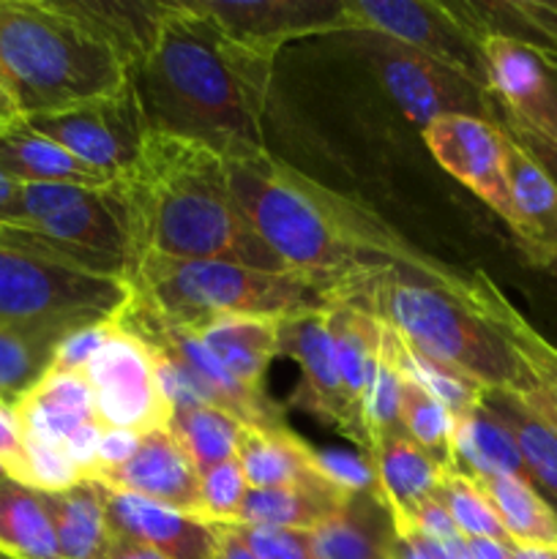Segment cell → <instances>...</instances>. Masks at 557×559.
I'll use <instances>...</instances> for the list:
<instances>
[{
    "instance_id": "obj_1",
    "label": "cell",
    "mask_w": 557,
    "mask_h": 559,
    "mask_svg": "<svg viewBox=\"0 0 557 559\" xmlns=\"http://www.w3.org/2000/svg\"><path fill=\"white\" fill-rule=\"evenodd\" d=\"M273 63L233 47L189 5L162 3L131 74L147 131L202 142L227 162L268 153L262 134Z\"/></svg>"
},
{
    "instance_id": "obj_2",
    "label": "cell",
    "mask_w": 557,
    "mask_h": 559,
    "mask_svg": "<svg viewBox=\"0 0 557 559\" xmlns=\"http://www.w3.org/2000/svg\"><path fill=\"white\" fill-rule=\"evenodd\" d=\"M227 173L246 224L287 271L358 276L396 265L453 289L464 287L467 276L424 257L369 211L322 189L271 153L227 162Z\"/></svg>"
},
{
    "instance_id": "obj_3",
    "label": "cell",
    "mask_w": 557,
    "mask_h": 559,
    "mask_svg": "<svg viewBox=\"0 0 557 559\" xmlns=\"http://www.w3.org/2000/svg\"><path fill=\"white\" fill-rule=\"evenodd\" d=\"M115 186L129 218L131 265L156 254L287 271L235 205L227 158L202 142L147 131Z\"/></svg>"
},
{
    "instance_id": "obj_4",
    "label": "cell",
    "mask_w": 557,
    "mask_h": 559,
    "mask_svg": "<svg viewBox=\"0 0 557 559\" xmlns=\"http://www.w3.org/2000/svg\"><path fill=\"white\" fill-rule=\"evenodd\" d=\"M131 82V66L80 3L0 0V85L16 118L58 112Z\"/></svg>"
},
{
    "instance_id": "obj_5",
    "label": "cell",
    "mask_w": 557,
    "mask_h": 559,
    "mask_svg": "<svg viewBox=\"0 0 557 559\" xmlns=\"http://www.w3.org/2000/svg\"><path fill=\"white\" fill-rule=\"evenodd\" d=\"M464 289L467 278L462 289H453L413 267L391 265L355 276L347 300L369 309L407 347L481 391H511L519 396L535 391L522 360L464 300Z\"/></svg>"
},
{
    "instance_id": "obj_6",
    "label": "cell",
    "mask_w": 557,
    "mask_h": 559,
    "mask_svg": "<svg viewBox=\"0 0 557 559\" xmlns=\"http://www.w3.org/2000/svg\"><path fill=\"white\" fill-rule=\"evenodd\" d=\"M353 278L156 254L140 257L129 273L131 293L175 328H197L224 314L289 320L325 311L349 298Z\"/></svg>"
},
{
    "instance_id": "obj_7",
    "label": "cell",
    "mask_w": 557,
    "mask_h": 559,
    "mask_svg": "<svg viewBox=\"0 0 557 559\" xmlns=\"http://www.w3.org/2000/svg\"><path fill=\"white\" fill-rule=\"evenodd\" d=\"M129 295L131 287L126 278L74 271L0 246L3 322L71 333L76 328L112 320Z\"/></svg>"
},
{
    "instance_id": "obj_8",
    "label": "cell",
    "mask_w": 557,
    "mask_h": 559,
    "mask_svg": "<svg viewBox=\"0 0 557 559\" xmlns=\"http://www.w3.org/2000/svg\"><path fill=\"white\" fill-rule=\"evenodd\" d=\"M347 33H380L418 49L459 74L486 85L481 36L486 25L473 3H437V0H344Z\"/></svg>"
},
{
    "instance_id": "obj_9",
    "label": "cell",
    "mask_w": 557,
    "mask_h": 559,
    "mask_svg": "<svg viewBox=\"0 0 557 559\" xmlns=\"http://www.w3.org/2000/svg\"><path fill=\"white\" fill-rule=\"evenodd\" d=\"M382 85L410 120L426 129L442 115H473L495 123V96L451 66L380 33H353Z\"/></svg>"
},
{
    "instance_id": "obj_10",
    "label": "cell",
    "mask_w": 557,
    "mask_h": 559,
    "mask_svg": "<svg viewBox=\"0 0 557 559\" xmlns=\"http://www.w3.org/2000/svg\"><path fill=\"white\" fill-rule=\"evenodd\" d=\"M14 224L38 229L63 243L129 262L131 235L118 186L104 189L69 183H20Z\"/></svg>"
},
{
    "instance_id": "obj_11",
    "label": "cell",
    "mask_w": 557,
    "mask_h": 559,
    "mask_svg": "<svg viewBox=\"0 0 557 559\" xmlns=\"http://www.w3.org/2000/svg\"><path fill=\"white\" fill-rule=\"evenodd\" d=\"M102 429H129L137 435L169 429L175 407L158 380L156 364L145 344L131 333L115 331L85 366Z\"/></svg>"
},
{
    "instance_id": "obj_12",
    "label": "cell",
    "mask_w": 557,
    "mask_h": 559,
    "mask_svg": "<svg viewBox=\"0 0 557 559\" xmlns=\"http://www.w3.org/2000/svg\"><path fill=\"white\" fill-rule=\"evenodd\" d=\"M22 120L42 136L74 153L80 162L102 169L115 180L137 162L147 134L145 115L131 82L107 96Z\"/></svg>"
},
{
    "instance_id": "obj_13",
    "label": "cell",
    "mask_w": 557,
    "mask_h": 559,
    "mask_svg": "<svg viewBox=\"0 0 557 559\" xmlns=\"http://www.w3.org/2000/svg\"><path fill=\"white\" fill-rule=\"evenodd\" d=\"M183 3L205 16L233 47L265 63H273L278 49L293 38L347 33L344 0H257V3L183 0Z\"/></svg>"
},
{
    "instance_id": "obj_14",
    "label": "cell",
    "mask_w": 557,
    "mask_h": 559,
    "mask_svg": "<svg viewBox=\"0 0 557 559\" xmlns=\"http://www.w3.org/2000/svg\"><path fill=\"white\" fill-rule=\"evenodd\" d=\"M424 140L442 169L462 180L500 218H511L506 178V134L497 123L473 115H442L424 129Z\"/></svg>"
},
{
    "instance_id": "obj_15",
    "label": "cell",
    "mask_w": 557,
    "mask_h": 559,
    "mask_svg": "<svg viewBox=\"0 0 557 559\" xmlns=\"http://www.w3.org/2000/svg\"><path fill=\"white\" fill-rule=\"evenodd\" d=\"M278 355H287L300 366V385L293 404L304 407L315 418L336 426L353 442L360 440V429L344 396L342 377H339L336 347H333L328 309L311 314L278 320Z\"/></svg>"
},
{
    "instance_id": "obj_16",
    "label": "cell",
    "mask_w": 557,
    "mask_h": 559,
    "mask_svg": "<svg viewBox=\"0 0 557 559\" xmlns=\"http://www.w3.org/2000/svg\"><path fill=\"white\" fill-rule=\"evenodd\" d=\"M87 484L145 497L189 516H197L200 508V473L169 429L142 435L140 448L129 462L93 473Z\"/></svg>"
},
{
    "instance_id": "obj_17",
    "label": "cell",
    "mask_w": 557,
    "mask_h": 559,
    "mask_svg": "<svg viewBox=\"0 0 557 559\" xmlns=\"http://www.w3.org/2000/svg\"><path fill=\"white\" fill-rule=\"evenodd\" d=\"M464 300L495 328L502 342L513 349L522 366L528 369L535 391L522 393L524 402L557 426V347L546 342L522 314L511 306V300L500 293L486 273L475 271L467 276Z\"/></svg>"
},
{
    "instance_id": "obj_18",
    "label": "cell",
    "mask_w": 557,
    "mask_h": 559,
    "mask_svg": "<svg viewBox=\"0 0 557 559\" xmlns=\"http://www.w3.org/2000/svg\"><path fill=\"white\" fill-rule=\"evenodd\" d=\"M96 486V484H93ZM107 508L115 535L147 546L167 559H208L213 551V535L205 522L180 513L162 502L145 500L123 491H109L96 486Z\"/></svg>"
},
{
    "instance_id": "obj_19",
    "label": "cell",
    "mask_w": 557,
    "mask_h": 559,
    "mask_svg": "<svg viewBox=\"0 0 557 559\" xmlns=\"http://www.w3.org/2000/svg\"><path fill=\"white\" fill-rule=\"evenodd\" d=\"M506 178L511 194L508 227L517 235L530 265L546 271L557 260V186L511 136L506 134Z\"/></svg>"
},
{
    "instance_id": "obj_20",
    "label": "cell",
    "mask_w": 557,
    "mask_h": 559,
    "mask_svg": "<svg viewBox=\"0 0 557 559\" xmlns=\"http://www.w3.org/2000/svg\"><path fill=\"white\" fill-rule=\"evenodd\" d=\"M366 456L375 464L377 500L391 513L393 530L407 527L418 508L440 495L446 469L407 435L382 437Z\"/></svg>"
},
{
    "instance_id": "obj_21",
    "label": "cell",
    "mask_w": 557,
    "mask_h": 559,
    "mask_svg": "<svg viewBox=\"0 0 557 559\" xmlns=\"http://www.w3.org/2000/svg\"><path fill=\"white\" fill-rule=\"evenodd\" d=\"M481 52H484L486 85L495 102L508 115L530 123L538 115L549 87L541 49L524 38L486 27L481 36Z\"/></svg>"
},
{
    "instance_id": "obj_22",
    "label": "cell",
    "mask_w": 557,
    "mask_h": 559,
    "mask_svg": "<svg viewBox=\"0 0 557 559\" xmlns=\"http://www.w3.org/2000/svg\"><path fill=\"white\" fill-rule=\"evenodd\" d=\"M186 331H194V336L238 385L254 396H265L262 380L271 360L278 355V320L224 314Z\"/></svg>"
},
{
    "instance_id": "obj_23",
    "label": "cell",
    "mask_w": 557,
    "mask_h": 559,
    "mask_svg": "<svg viewBox=\"0 0 557 559\" xmlns=\"http://www.w3.org/2000/svg\"><path fill=\"white\" fill-rule=\"evenodd\" d=\"M22 437L66 445L71 435L96 420V404L85 374L47 369V374L14 402Z\"/></svg>"
},
{
    "instance_id": "obj_24",
    "label": "cell",
    "mask_w": 557,
    "mask_h": 559,
    "mask_svg": "<svg viewBox=\"0 0 557 559\" xmlns=\"http://www.w3.org/2000/svg\"><path fill=\"white\" fill-rule=\"evenodd\" d=\"M0 173L16 183H69L91 189L115 183L107 173L80 162L58 142L33 131L22 118L9 120L0 131Z\"/></svg>"
},
{
    "instance_id": "obj_25",
    "label": "cell",
    "mask_w": 557,
    "mask_h": 559,
    "mask_svg": "<svg viewBox=\"0 0 557 559\" xmlns=\"http://www.w3.org/2000/svg\"><path fill=\"white\" fill-rule=\"evenodd\" d=\"M238 462L249 489H304L333 491L311 467V445L287 426H244ZM339 495V491H336Z\"/></svg>"
},
{
    "instance_id": "obj_26",
    "label": "cell",
    "mask_w": 557,
    "mask_h": 559,
    "mask_svg": "<svg viewBox=\"0 0 557 559\" xmlns=\"http://www.w3.org/2000/svg\"><path fill=\"white\" fill-rule=\"evenodd\" d=\"M328 325H331L333 347H336L339 377H342L344 396H347L349 409L355 415V424L360 429L366 451V431H364V404L371 391L377 369V355H380L382 322L364 306L353 300H339L328 309Z\"/></svg>"
},
{
    "instance_id": "obj_27",
    "label": "cell",
    "mask_w": 557,
    "mask_h": 559,
    "mask_svg": "<svg viewBox=\"0 0 557 559\" xmlns=\"http://www.w3.org/2000/svg\"><path fill=\"white\" fill-rule=\"evenodd\" d=\"M315 559H391L396 530L375 495H355L309 533Z\"/></svg>"
},
{
    "instance_id": "obj_28",
    "label": "cell",
    "mask_w": 557,
    "mask_h": 559,
    "mask_svg": "<svg viewBox=\"0 0 557 559\" xmlns=\"http://www.w3.org/2000/svg\"><path fill=\"white\" fill-rule=\"evenodd\" d=\"M63 559H109L115 549L112 524L93 484H80L60 495H42Z\"/></svg>"
},
{
    "instance_id": "obj_29",
    "label": "cell",
    "mask_w": 557,
    "mask_h": 559,
    "mask_svg": "<svg viewBox=\"0 0 557 559\" xmlns=\"http://www.w3.org/2000/svg\"><path fill=\"white\" fill-rule=\"evenodd\" d=\"M481 402L511 431L530 473V484L557 511V426L535 413L519 393L486 391Z\"/></svg>"
},
{
    "instance_id": "obj_30",
    "label": "cell",
    "mask_w": 557,
    "mask_h": 559,
    "mask_svg": "<svg viewBox=\"0 0 557 559\" xmlns=\"http://www.w3.org/2000/svg\"><path fill=\"white\" fill-rule=\"evenodd\" d=\"M453 459H457L459 473L470 478L508 475V478L530 484V473L524 467L517 440L506 429V424L484 407V402L462 418H453Z\"/></svg>"
},
{
    "instance_id": "obj_31",
    "label": "cell",
    "mask_w": 557,
    "mask_h": 559,
    "mask_svg": "<svg viewBox=\"0 0 557 559\" xmlns=\"http://www.w3.org/2000/svg\"><path fill=\"white\" fill-rule=\"evenodd\" d=\"M495 508L513 546L557 544V511L533 489V484L508 475L473 478Z\"/></svg>"
},
{
    "instance_id": "obj_32",
    "label": "cell",
    "mask_w": 557,
    "mask_h": 559,
    "mask_svg": "<svg viewBox=\"0 0 557 559\" xmlns=\"http://www.w3.org/2000/svg\"><path fill=\"white\" fill-rule=\"evenodd\" d=\"M349 497L325 489H304V486H284V489H249L244 497L238 524L251 527H284L311 533L325 519H331Z\"/></svg>"
},
{
    "instance_id": "obj_33",
    "label": "cell",
    "mask_w": 557,
    "mask_h": 559,
    "mask_svg": "<svg viewBox=\"0 0 557 559\" xmlns=\"http://www.w3.org/2000/svg\"><path fill=\"white\" fill-rule=\"evenodd\" d=\"M0 555L9 559H63L42 495L14 480L0 486Z\"/></svg>"
},
{
    "instance_id": "obj_34",
    "label": "cell",
    "mask_w": 557,
    "mask_h": 559,
    "mask_svg": "<svg viewBox=\"0 0 557 559\" xmlns=\"http://www.w3.org/2000/svg\"><path fill=\"white\" fill-rule=\"evenodd\" d=\"M63 331L52 328L14 325L0 320V399L16 402L22 393L31 391L47 369Z\"/></svg>"
},
{
    "instance_id": "obj_35",
    "label": "cell",
    "mask_w": 557,
    "mask_h": 559,
    "mask_svg": "<svg viewBox=\"0 0 557 559\" xmlns=\"http://www.w3.org/2000/svg\"><path fill=\"white\" fill-rule=\"evenodd\" d=\"M169 431L191 459L197 473H205L238 456L244 424L211 404H186V407H175Z\"/></svg>"
},
{
    "instance_id": "obj_36",
    "label": "cell",
    "mask_w": 557,
    "mask_h": 559,
    "mask_svg": "<svg viewBox=\"0 0 557 559\" xmlns=\"http://www.w3.org/2000/svg\"><path fill=\"white\" fill-rule=\"evenodd\" d=\"M399 426L404 435L429 453L442 469H457L453 459V418L435 396L410 380L402 369V393H399Z\"/></svg>"
},
{
    "instance_id": "obj_37",
    "label": "cell",
    "mask_w": 557,
    "mask_h": 559,
    "mask_svg": "<svg viewBox=\"0 0 557 559\" xmlns=\"http://www.w3.org/2000/svg\"><path fill=\"white\" fill-rule=\"evenodd\" d=\"M382 322V320H380ZM399 393H402V358H399V336L382 322L380 355H377V369L371 391L364 404V431L366 451L377 440L388 435H404L399 426Z\"/></svg>"
},
{
    "instance_id": "obj_38",
    "label": "cell",
    "mask_w": 557,
    "mask_h": 559,
    "mask_svg": "<svg viewBox=\"0 0 557 559\" xmlns=\"http://www.w3.org/2000/svg\"><path fill=\"white\" fill-rule=\"evenodd\" d=\"M475 11L491 31L557 52V0H500V3H478Z\"/></svg>"
},
{
    "instance_id": "obj_39",
    "label": "cell",
    "mask_w": 557,
    "mask_h": 559,
    "mask_svg": "<svg viewBox=\"0 0 557 559\" xmlns=\"http://www.w3.org/2000/svg\"><path fill=\"white\" fill-rule=\"evenodd\" d=\"M442 506L451 513L453 524L464 538H491V540H508L506 530H502L500 519H497L495 508L486 500L481 486L475 484L470 475L459 473V469H446L440 484ZM511 544V540H508Z\"/></svg>"
},
{
    "instance_id": "obj_40",
    "label": "cell",
    "mask_w": 557,
    "mask_h": 559,
    "mask_svg": "<svg viewBox=\"0 0 557 559\" xmlns=\"http://www.w3.org/2000/svg\"><path fill=\"white\" fill-rule=\"evenodd\" d=\"M9 480L31 491H38V495H60V491H69L74 486L85 484V473L76 467L74 459L66 453L63 445L25 437L22 462L16 464Z\"/></svg>"
},
{
    "instance_id": "obj_41",
    "label": "cell",
    "mask_w": 557,
    "mask_h": 559,
    "mask_svg": "<svg viewBox=\"0 0 557 559\" xmlns=\"http://www.w3.org/2000/svg\"><path fill=\"white\" fill-rule=\"evenodd\" d=\"M393 331V328H391ZM399 358H402V369L410 380L418 382L429 396H435L442 407L451 413V418H462L470 409H475L484 399L486 391H481L473 382L462 380L453 371L442 369L440 364H435L431 358L420 355L418 349L407 347V344L399 338Z\"/></svg>"
},
{
    "instance_id": "obj_42",
    "label": "cell",
    "mask_w": 557,
    "mask_h": 559,
    "mask_svg": "<svg viewBox=\"0 0 557 559\" xmlns=\"http://www.w3.org/2000/svg\"><path fill=\"white\" fill-rule=\"evenodd\" d=\"M249 491L238 456L200 473V508L197 519L205 524H235Z\"/></svg>"
},
{
    "instance_id": "obj_43",
    "label": "cell",
    "mask_w": 557,
    "mask_h": 559,
    "mask_svg": "<svg viewBox=\"0 0 557 559\" xmlns=\"http://www.w3.org/2000/svg\"><path fill=\"white\" fill-rule=\"evenodd\" d=\"M311 467L342 497H377L375 464H371V459L364 451L353 453L342 451V448H311Z\"/></svg>"
},
{
    "instance_id": "obj_44",
    "label": "cell",
    "mask_w": 557,
    "mask_h": 559,
    "mask_svg": "<svg viewBox=\"0 0 557 559\" xmlns=\"http://www.w3.org/2000/svg\"><path fill=\"white\" fill-rule=\"evenodd\" d=\"M233 533L249 546L257 559H315L309 533L284 527H251V524H229Z\"/></svg>"
},
{
    "instance_id": "obj_45",
    "label": "cell",
    "mask_w": 557,
    "mask_h": 559,
    "mask_svg": "<svg viewBox=\"0 0 557 559\" xmlns=\"http://www.w3.org/2000/svg\"><path fill=\"white\" fill-rule=\"evenodd\" d=\"M112 331H115V317L112 320H104V322H96V325H85L66 333V336L58 342V347H55L52 366H49V369L69 371V374H82L85 366L91 364L93 355L98 353V347L112 336Z\"/></svg>"
},
{
    "instance_id": "obj_46",
    "label": "cell",
    "mask_w": 557,
    "mask_h": 559,
    "mask_svg": "<svg viewBox=\"0 0 557 559\" xmlns=\"http://www.w3.org/2000/svg\"><path fill=\"white\" fill-rule=\"evenodd\" d=\"M495 123L500 126V129L506 131V134L511 136V140L528 153V156H533L557 186V142H552L549 136L541 134L538 129H533V126L522 123V120H517L513 115H508L497 102H495Z\"/></svg>"
},
{
    "instance_id": "obj_47",
    "label": "cell",
    "mask_w": 557,
    "mask_h": 559,
    "mask_svg": "<svg viewBox=\"0 0 557 559\" xmlns=\"http://www.w3.org/2000/svg\"><path fill=\"white\" fill-rule=\"evenodd\" d=\"M402 530H415V533L426 535V538L446 546L462 544L464 540V535L459 533V527L453 524L451 513H448V508L442 506L440 497H431L429 502H424V506L418 508V513L413 516V522ZM402 530H396V533H402Z\"/></svg>"
},
{
    "instance_id": "obj_48",
    "label": "cell",
    "mask_w": 557,
    "mask_h": 559,
    "mask_svg": "<svg viewBox=\"0 0 557 559\" xmlns=\"http://www.w3.org/2000/svg\"><path fill=\"white\" fill-rule=\"evenodd\" d=\"M140 440H142V435H137V431L104 429L102 440H98L96 467H93V473H102V469H115V467H120V464L129 462V459L137 453V448H140ZM91 475H87V478H91Z\"/></svg>"
},
{
    "instance_id": "obj_49",
    "label": "cell",
    "mask_w": 557,
    "mask_h": 559,
    "mask_svg": "<svg viewBox=\"0 0 557 559\" xmlns=\"http://www.w3.org/2000/svg\"><path fill=\"white\" fill-rule=\"evenodd\" d=\"M22 445H25V437H22L14 402L0 399V464L5 467V475L14 473L16 464L22 462Z\"/></svg>"
},
{
    "instance_id": "obj_50",
    "label": "cell",
    "mask_w": 557,
    "mask_h": 559,
    "mask_svg": "<svg viewBox=\"0 0 557 559\" xmlns=\"http://www.w3.org/2000/svg\"><path fill=\"white\" fill-rule=\"evenodd\" d=\"M535 47H538L541 55H544L546 80H549V87H546V98H544V104H541L538 115H535L528 126H533V129H538L541 134L549 136L552 142H557V52L549 47H541V44H535Z\"/></svg>"
},
{
    "instance_id": "obj_51",
    "label": "cell",
    "mask_w": 557,
    "mask_h": 559,
    "mask_svg": "<svg viewBox=\"0 0 557 559\" xmlns=\"http://www.w3.org/2000/svg\"><path fill=\"white\" fill-rule=\"evenodd\" d=\"M208 527L213 535V559H257L229 524H208Z\"/></svg>"
},
{
    "instance_id": "obj_52",
    "label": "cell",
    "mask_w": 557,
    "mask_h": 559,
    "mask_svg": "<svg viewBox=\"0 0 557 559\" xmlns=\"http://www.w3.org/2000/svg\"><path fill=\"white\" fill-rule=\"evenodd\" d=\"M513 544L491 538H464V559H511Z\"/></svg>"
},
{
    "instance_id": "obj_53",
    "label": "cell",
    "mask_w": 557,
    "mask_h": 559,
    "mask_svg": "<svg viewBox=\"0 0 557 559\" xmlns=\"http://www.w3.org/2000/svg\"><path fill=\"white\" fill-rule=\"evenodd\" d=\"M109 559H167V557L158 555V551H153V549H147V546L134 544V540H129V538H120L118 535Z\"/></svg>"
},
{
    "instance_id": "obj_54",
    "label": "cell",
    "mask_w": 557,
    "mask_h": 559,
    "mask_svg": "<svg viewBox=\"0 0 557 559\" xmlns=\"http://www.w3.org/2000/svg\"><path fill=\"white\" fill-rule=\"evenodd\" d=\"M16 200H20V183L0 173V222H9L14 216Z\"/></svg>"
},
{
    "instance_id": "obj_55",
    "label": "cell",
    "mask_w": 557,
    "mask_h": 559,
    "mask_svg": "<svg viewBox=\"0 0 557 559\" xmlns=\"http://www.w3.org/2000/svg\"><path fill=\"white\" fill-rule=\"evenodd\" d=\"M511 559H557V544L513 546V557Z\"/></svg>"
},
{
    "instance_id": "obj_56",
    "label": "cell",
    "mask_w": 557,
    "mask_h": 559,
    "mask_svg": "<svg viewBox=\"0 0 557 559\" xmlns=\"http://www.w3.org/2000/svg\"><path fill=\"white\" fill-rule=\"evenodd\" d=\"M0 120H5V123H9V120H16V109L14 104H11L9 93L3 91V85H0Z\"/></svg>"
},
{
    "instance_id": "obj_57",
    "label": "cell",
    "mask_w": 557,
    "mask_h": 559,
    "mask_svg": "<svg viewBox=\"0 0 557 559\" xmlns=\"http://www.w3.org/2000/svg\"><path fill=\"white\" fill-rule=\"evenodd\" d=\"M5 480H9V475H5V467H3V464H0V486H3Z\"/></svg>"
},
{
    "instance_id": "obj_58",
    "label": "cell",
    "mask_w": 557,
    "mask_h": 559,
    "mask_svg": "<svg viewBox=\"0 0 557 559\" xmlns=\"http://www.w3.org/2000/svg\"><path fill=\"white\" fill-rule=\"evenodd\" d=\"M546 271H549V273H555V276H557V260H555V262H552V265H549V267H546Z\"/></svg>"
},
{
    "instance_id": "obj_59",
    "label": "cell",
    "mask_w": 557,
    "mask_h": 559,
    "mask_svg": "<svg viewBox=\"0 0 557 559\" xmlns=\"http://www.w3.org/2000/svg\"><path fill=\"white\" fill-rule=\"evenodd\" d=\"M3 126H5V120H0V131H3Z\"/></svg>"
},
{
    "instance_id": "obj_60",
    "label": "cell",
    "mask_w": 557,
    "mask_h": 559,
    "mask_svg": "<svg viewBox=\"0 0 557 559\" xmlns=\"http://www.w3.org/2000/svg\"><path fill=\"white\" fill-rule=\"evenodd\" d=\"M0 559H9V557H3V555H0Z\"/></svg>"
},
{
    "instance_id": "obj_61",
    "label": "cell",
    "mask_w": 557,
    "mask_h": 559,
    "mask_svg": "<svg viewBox=\"0 0 557 559\" xmlns=\"http://www.w3.org/2000/svg\"><path fill=\"white\" fill-rule=\"evenodd\" d=\"M208 559H213V555H211V557H208Z\"/></svg>"
},
{
    "instance_id": "obj_62",
    "label": "cell",
    "mask_w": 557,
    "mask_h": 559,
    "mask_svg": "<svg viewBox=\"0 0 557 559\" xmlns=\"http://www.w3.org/2000/svg\"><path fill=\"white\" fill-rule=\"evenodd\" d=\"M391 559H393V557H391Z\"/></svg>"
}]
</instances>
